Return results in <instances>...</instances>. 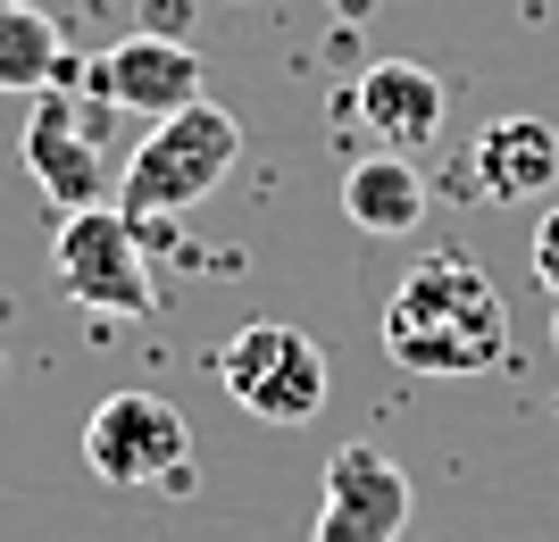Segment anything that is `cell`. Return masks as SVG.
I'll return each instance as SVG.
<instances>
[{"instance_id": "cell-1", "label": "cell", "mask_w": 559, "mask_h": 542, "mask_svg": "<svg viewBox=\"0 0 559 542\" xmlns=\"http://www.w3.org/2000/svg\"><path fill=\"white\" fill-rule=\"evenodd\" d=\"M384 351L409 376H492L510 359V301L467 251H426L384 301Z\"/></svg>"}, {"instance_id": "cell-2", "label": "cell", "mask_w": 559, "mask_h": 542, "mask_svg": "<svg viewBox=\"0 0 559 542\" xmlns=\"http://www.w3.org/2000/svg\"><path fill=\"white\" fill-rule=\"evenodd\" d=\"M234 159H242V125H234V109L192 100V109L159 118L151 134L134 142V159H126V176H117V209L134 217V226H142V217L201 209V201L234 176Z\"/></svg>"}, {"instance_id": "cell-3", "label": "cell", "mask_w": 559, "mask_h": 542, "mask_svg": "<svg viewBox=\"0 0 559 542\" xmlns=\"http://www.w3.org/2000/svg\"><path fill=\"white\" fill-rule=\"evenodd\" d=\"M84 468L109 493H185L192 484V425L159 393H109L84 425Z\"/></svg>"}, {"instance_id": "cell-4", "label": "cell", "mask_w": 559, "mask_h": 542, "mask_svg": "<svg viewBox=\"0 0 559 542\" xmlns=\"http://www.w3.org/2000/svg\"><path fill=\"white\" fill-rule=\"evenodd\" d=\"M50 276H59V292H68L75 309H100V317H151V309H159L151 267H142V226L117 209V201L59 217Z\"/></svg>"}, {"instance_id": "cell-5", "label": "cell", "mask_w": 559, "mask_h": 542, "mask_svg": "<svg viewBox=\"0 0 559 542\" xmlns=\"http://www.w3.org/2000/svg\"><path fill=\"white\" fill-rule=\"evenodd\" d=\"M217 384H226L234 409L259 418V425H309L318 409H326L334 376H326V351H318L301 326H267V317H251V326L217 351Z\"/></svg>"}, {"instance_id": "cell-6", "label": "cell", "mask_w": 559, "mask_h": 542, "mask_svg": "<svg viewBox=\"0 0 559 542\" xmlns=\"http://www.w3.org/2000/svg\"><path fill=\"white\" fill-rule=\"evenodd\" d=\"M409 475L376 443H343L326 459V493H318V542H401L409 534Z\"/></svg>"}, {"instance_id": "cell-7", "label": "cell", "mask_w": 559, "mask_h": 542, "mask_svg": "<svg viewBox=\"0 0 559 542\" xmlns=\"http://www.w3.org/2000/svg\"><path fill=\"white\" fill-rule=\"evenodd\" d=\"M25 167H34V184L68 209H100L109 201V159H100V134L84 125L68 93H34V118H25Z\"/></svg>"}, {"instance_id": "cell-8", "label": "cell", "mask_w": 559, "mask_h": 542, "mask_svg": "<svg viewBox=\"0 0 559 542\" xmlns=\"http://www.w3.org/2000/svg\"><path fill=\"white\" fill-rule=\"evenodd\" d=\"M93 84L117 100V109H134V118H176V109H192V100H210L201 93V50L176 43V34H126V43L109 50L93 68Z\"/></svg>"}, {"instance_id": "cell-9", "label": "cell", "mask_w": 559, "mask_h": 542, "mask_svg": "<svg viewBox=\"0 0 559 542\" xmlns=\"http://www.w3.org/2000/svg\"><path fill=\"white\" fill-rule=\"evenodd\" d=\"M350 109H359L368 134H384V150H426L451 118V84L435 68H418V59H376V68L359 75Z\"/></svg>"}, {"instance_id": "cell-10", "label": "cell", "mask_w": 559, "mask_h": 542, "mask_svg": "<svg viewBox=\"0 0 559 542\" xmlns=\"http://www.w3.org/2000/svg\"><path fill=\"white\" fill-rule=\"evenodd\" d=\"M476 192L485 201H501V209H518V201H543V192H559V125L543 118H492L485 134H476Z\"/></svg>"}, {"instance_id": "cell-11", "label": "cell", "mask_w": 559, "mask_h": 542, "mask_svg": "<svg viewBox=\"0 0 559 542\" xmlns=\"http://www.w3.org/2000/svg\"><path fill=\"white\" fill-rule=\"evenodd\" d=\"M343 217L359 234H409L426 217V176L409 150H376V159H350L343 167Z\"/></svg>"}, {"instance_id": "cell-12", "label": "cell", "mask_w": 559, "mask_h": 542, "mask_svg": "<svg viewBox=\"0 0 559 542\" xmlns=\"http://www.w3.org/2000/svg\"><path fill=\"white\" fill-rule=\"evenodd\" d=\"M68 68V34L34 0H0V93H50Z\"/></svg>"}, {"instance_id": "cell-13", "label": "cell", "mask_w": 559, "mask_h": 542, "mask_svg": "<svg viewBox=\"0 0 559 542\" xmlns=\"http://www.w3.org/2000/svg\"><path fill=\"white\" fill-rule=\"evenodd\" d=\"M535 276L551 284V301H559V209H543V226H535Z\"/></svg>"}, {"instance_id": "cell-14", "label": "cell", "mask_w": 559, "mask_h": 542, "mask_svg": "<svg viewBox=\"0 0 559 542\" xmlns=\"http://www.w3.org/2000/svg\"><path fill=\"white\" fill-rule=\"evenodd\" d=\"M551 351H559V317H551Z\"/></svg>"}]
</instances>
